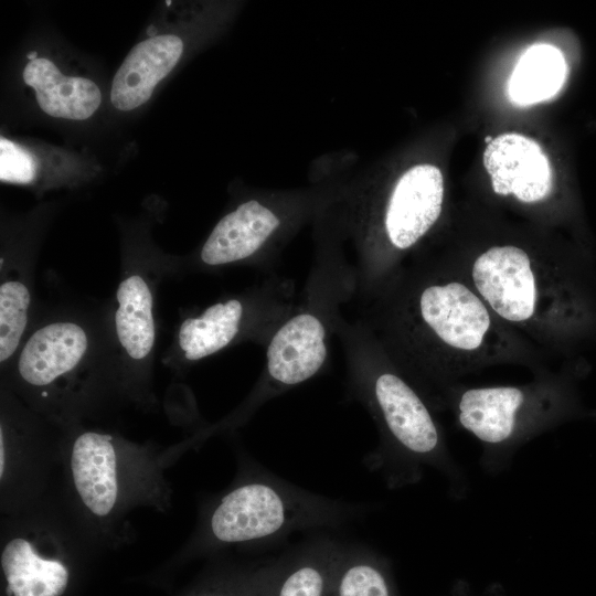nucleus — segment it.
Wrapping results in <instances>:
<instances>
[{
    "instance_id": "obj_19",
    "label": "nucleus",
    "mask_w": 596,
    "mask_h": 596,
    "mask_svg": "<svg viewBox=\"0 0 596 596\" xmlns=\"http://www.w3.org/2000/svg\"><path fill=\"white\" fill-rule=\"evenodd\" d=\"M340 545L337 566L338 596H391L383 572L359 551L343 552Z\"/></svg>"
},
{
    "instance_id": "obj_16",
    "label": "nucleus",
    "mask_w": 596,
    "mask_h": 596,
    "mask_svg": "<svg viewBox=\"0 0 596 596\" xmlns=\"http://www.w3.org/2000/svg\"><path fill=\"white\" fill-rule=\"evenodd\" d=\"M567 77L562 52L551 44H534L518 61L509 79L510 99L528 106L555 96Z\"/></svg>"
},
{
    "instance_id": "obj_17",
    "label": "nucleus",
    "mask_w": 596,
    "mask_h": 596,
    "mask_svg": "<svg viewBox=\"0 0 596 596\" xmlns=\"http://www.w3.org/2000/svg\"><path fill=\"white\" fill-rule=\"evenodd\" d=\"M338 549L339 545L331 541L307 545L304 555L280 583L277 596H324L327 567Z\"/></svg>"
},
{
    "instance_id": "obj_5",
    "label": "nucleus",
    "mask_w": 596,
    "mask_h": 596,
    "mask_svg": "<svg viewBox=\"0 0 596 596\" xmlns=\"http://www.w3.org/2000/svg\"><path fill=\"white\" fill-rule=\"evenodd\" d=\"M350 508L267 475H249L205 513L192 547H224L342 522Z\"/></svg>"
},
{
    "instance_id": "obj_14",
    "label": "nucleus",
    "mask_w": 596,
    "mask_h": 596,
    "mask_svg": "<svg viewBox=\"0 0 596 596\" xmlns=\"http://www.w3.org/2000/svg\"><path fill=\"white\" fill-rule=\"evenodd\" d=\"M22 77L34 89L40 108L55 118L87 119L102 102V93L93 81L64 75L45 57L31 58Z\"/></svg>"
},
{
    "instance_id": "obj_15",
    "label": "nucleus",
    "mask_w": 596,
    "mask_h": 596,
    "mask_svg": "<svg viewBox=\"0 0 596 596\" xmlns=\"http://www.w3.org/2000/svg\"><path fill=\"white\" fill-rule=\"evenodd\" d=\"M116 298L118 342L129 359L143 361L151 353L156 340L151 289L141 275L131 274L118 285Z\"/></svg>"
},
{
    "instance_id": "obj_7",
    "label": "nucleus",
    "mask_w": 596,
    "mask_h": 596,
    "mask_svg": "<svg viewBox=\"0 0 596 596\" xmlns=\"http://www.w3.org/2000/svg\"><path fill=\"white\" fill-rule=\"evenodd\" d=\"M331 196V188L317 187L249 198L215 224L199 259L210 268L238 263L272 266L299 230L324 212Z\"/></svg>"
},
{
    "instance_id": "obj_11",
    "label": "nucleus",
    "mask_w": 596,
    "mask_h": 596,
    "mask_svg": "<svg viewBox=\"0 0 596 596\" xmlns=\"http://www.w3.org/2000/svg\"><path fill=\"white\" fill-rule=\"evenodd\" d=\"M88 345L86 330L75 321L44 324L28 339L20 352V380L33 390H56L84 362Z\"/></svg>"
},
{
    "instance_id": "obj_12",
    "label": "nucleus",
    "mask_w": 596,
    "mask_h": 596,
    "mask_svg": "<svg viewBox=\"0 0 596 596\" xmlns=\"http://www.w3.org/2000/svg\"><path fill=\"white\" fill-rule=\"evenodd\" d=\"M534 395L520 386L473 387L461 393L459 424L478 439L501 444L511 439L534 408Z\"/></svg>"
},
{
    "instance_id": "obj_20",
    "label": "nucleus",
    "mask_w": 596,
    "mask_h": 596,
    "mask_svg": "<svg viewBox=\"0 0 596 596\" xmlns=\"http://www.w3.org/2000/svg\"><path fill=\"white\" fill-rule=\"evenodd\" d=\"M36 172L34 158L24 148L1 137L0 179L6 182L28 183Z\"/></svg>"
},
{
    "instance_id": "obj_9",
    "label": "nucleus",
    "mask_w": 596,
    "mask_h": 596,
    "mask_svg": "<svg viewBox=\"0 0 596 596\" xmlns=\"http://www.w3.org/2000/svg\"><path fill=\"white\" fill-rule=\"evenodd\" d=\"M13 513L1 535L0 564L8 596H63L70 582L67 547L76 544L66 523L40 510Z\"/></svg>"
},
{
    "instance_id": "obj_2",
    "label": "nucleus",
    "mask_w": 596,
    "mask_h": 596,
    "mask_svg": "<svg viewBox=\"0 0 596 596\" xmlns=\"http://www.w3.org/2000/svg\"><path fill=\"white\" fill-rule=\"evenodd\" d=\"M453 266L494 316L526 341L564 352L596 337L590 269L535 256L512 243L492 244Z\"/></svg>"
},
{
    "instance_id": "obj_3",
    "label": "nucleus",
    "mask_w": 596,
    "mask_h": 596,
    "mask_svg": "<svg viewBox=\"0 0 596 596\" xmlns=\"http://www.w3.org/2000/svg\"><path fill=\"white\" fill-rule=\"evenodd\" d=\"M316 254L289 316L266 344V364L249 409L313 377L328 358L341 308L355 297L352 266L340 243L316 228Z\"/></svg>"
},
{
    "instance_id": "obj_6",
    "label": "nucleus",
    "mask_w": 596,
    "mask_h": 596,
    "mask_svg": "<svg viewBox=\"0 0 596 596\" xmlns=\"http://www.w3.org/2000/svg\"><path fill=\"white\" fill-rule=\"evenodd\" d=\"M348 386L387 439L405 453L427 458L439 447L438 427L418 390L400 371L359 318L337 322Z\"/></svg>"
},
{
    "instance_id": "obj_18",
    "label": "nucleus",
    "mask_w": 596,
    "mask_h": 596,
    "mask_svg": "<svg viewBox=\"0 0 596 596\" xmlns=\"http://www.w3.org/2000/svg\"><path fill=\"white\" fill-rule=\"evenodd\" d=\"M31 294L20 279L0 286V361L7 362L18 350L29 321Z\"/></svg>"
},
{
    "instance_id": "obj_13",
    "label": "nucleus",
    "mask_w": 596,
    "mask_h": 596,
    "mask_svg": "<svg viewBox=\"0 0 596 596\" xmlns=\"http://www.w3.org/2000/svg\"><path fill=\"white\" fill-rule=\"evenodd\" d=\"M182 52L183 41L174 34L156 35L135 45L113 78V106L127 111L148 102L157 84L177 65Z\"/></svg>"
},
{
    "instance_id": "obj_10",
    "label": "nucleus",
    "mask_w": 596,
    "mask_h": 596,
    "mask_svg": "<svg viewBox=\"0 0 596 596\" xmlns=\"http://www.w3.org/2000/svg\"><path fill=\"white\" fill-rule=\"evenodd\" d=\"M483 166L496 194L535 204L552 192L553 173L547 156L535 140L521 134H503L488 143Z\"/></svg>"
},
{
    "instance_id": "obj_4",
    "label": "nucleus",
    "mask_w": 596,
    "mask_h": 596,
    "mask_svg": "<svg viewBox=\"0 0 596 596\" xmlns=\"http://www.w3.org/2000/svg\"><path fill=\"white\" fill-rule=\"evenodd\" d=\"M145 449L93 429L61 447L67 501L82 532L109 540L138 505L164 504L161 467Z\"/></svg>"
},
{
    "instance_id": "obj_8",
    "label": "nucleus",
    "mask_w": 596,
    "mask_h": 596,
    "mask_svg": "<svg viewBox=\"0 0 596 596\" xmlns=\"http://www.w3.org/2000/svg\"><path fill=\"white\" fill-rule=\"evenodd\" d=\"M297 300L291 279L269 276L242 296L217 301L182 321L178 347L188 361L210 356L241 338L267 344Z\"/></svg>"
},
{
    "instance_id": "obj_1",
    "label": "nucleus",
    "mask_w": 596,
    "mask_h": 596,
    "mask_svg": "<svg viewBox=\"0 0 596 596\" xmlns=\"http://www.w3.org/2000/svg\"><path fill=\"white\" fill-rule=\"evenodd\" d=\"M359 319L418 390L489 364L529 361L531 347L499 320L453 265L408 263Z\"/></svg>"
}]
</instances>
